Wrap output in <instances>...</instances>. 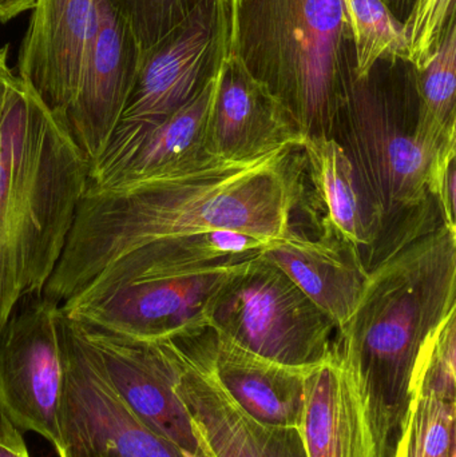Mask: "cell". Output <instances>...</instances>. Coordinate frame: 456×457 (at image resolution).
Returning <instances> with one entry per match:
<instances>
[{
    "instance_id": "obj_1",
    "label": "cell",
    "mask_w": 456,
    "mask_h": 457,
    "mask_svg": "<svg viewBox=\"0 0 456 457\" xmlns=\"http://www.w3.org/2000/svg\"><path fill=\"white\" fill-rule=\"evenodd\" d=\"M284 147L246 162L211 158L174 176L115 189H86L63 254L43 295L62 303L102 270L150 242L208 230L276 241L289 231L302 158Z\"/></svg>"
},
{
    "instance_id": "obj_2",
    "label": "cell",
    "mask_w": 456,
    "mask_h": 457,
    "mask_svg": "<svg viewBox=\"0 0 456 457\" xmlns=\"http://www.w3.org/2000/svg\"><path fill=\"white\" fill-rule=\"evenodd\" d=\"M331 138L352 162L374 220L369 273L444 225L435 189L456 157V138H439L423 125L417 69L409 59H380L366 74L355 75Z\"/></svg>"
},
{
    "instance_id": "obj_3",
    "label": "cell",
    "mask_w": 456,
    "mask_h": 457,
    "mask_svg": "<svg viewBox=\"0 0 456 457\" xmlns=\"http://www.w3.org/2000/svg\"><path fill=\"white\" fill-rule=\"evenodd\" d=\"M88 173L62 118L19 78L0 120V333L21 298L43 295Z\"/></svg>"
},
{
    "instance_id": "obj_4",
    "label": "cell",
    "mask_w": 456,
    "mask_h": 457,
    "mask_svg": "<svg viewBox=\"0 0 456 457\" xmlns=\"http://www.w3.org/2000/svg\"><path fill=\"white\" fill-rule=\"evenodd\" d=\"M456 309V231L446 225L372 269L335 349L359 381L377 443L390 457L410 402L415 357Z\"/></svg>"
},
{
    "instance_id": "obj_5",
    "label": "cell",
    "mask_w": 456,
    "mask_h": 457,
    "mask_svg": "<svg viewBox=\"0 0 456 457\" xmlns=\"http://www.w3.org/2000/svg\"><path fill=\"white\" fill-rule=\"evenodd\" d=\"M283 104L303 139L331 138L355 78L343 0H229V53Z\"/></svg>"
},
{
    "instance_id": "obj_6",
    "label": "cell",
    "mask_w": 456,
    "mask_h": 457,
    "mask_svg": "<svg viewBox=\"0 0 456 457\" xmlns=\"http://www.w3.org/2000/svg\"><path fill=\"white\" fill-rule=\"evenodd\" d=\"M209 322L245 351L291 367L320 364L336 341V324L261 254L220 287Z\"/></svg>"
},
{
    "instance_id": "obj_7",
    "label": "cell",
    "mask_w": 456,
    "mask_h": 457,
    "mask_svg": "<svg viewBox=\"0 0 456 457\" xmlns=\"http://www.w3.org/2000/svg\"><path fill=\"white\" fill-rule=\"evenodd\" d=\"M61 340L64 378L59 457H184L120 402L77 321L62 317Z\"/></svg>"
},
{
    "instance_id": "obj_8",
    "label": "cell",
    "mask_w": 456,
    "mask_h": 457,
    "mask_svg": "<svg viewBox=\"0 0 456 457\" xmlns=\"http://www.w3.org/2000/svg\"><path fill=\"white\" fill-rule=\"evenodd\" d=\"M243 263L200 273L88 287L62 303L61 309L80 324L115 335L137 340L173 337L211 327L209 311L213 298Z\"/></svg>"
},
{
    "instance_id": "obj_9",
    "label": "cell",
    "mask_w": 456,
    "mask_h": 457,
    "mask_svg": "<svg viewBox=\"0 0 456 457\" xmlns=\"http://www.w3.org/2000/svg\"><path fill=\"white\" fill-rule=\"evenodd\" d=\"M61 305L37 295L0 333V419L61 450Z\"/></svg>"
},
{
    "instance_id": "obj_10",
    "label": "cell",
    "mask_w": 456,
    "mask_h": 457,
    "mask_svg": "<svg viewBox=\"0 0 456 457\" xmlns=\"http://www.w3.org/2000/svg\"><path fill=\"white\" fill-rule=\"evenodd\" d=\"M229 53V0H200L165 37L142 53L136 85L118 125H154L214 79Z\"/></svg>"
},
{
    "instance_id": "obj_11",
    "label": "cell",
    "mask_w": 456,
    "mask_h": 457,
    "mask_svg": "<svg viewBox=\"0 0 456 457\" xmlns=\"http://www.w3.org/2000/svg\"><path fill=\"white\" fill-rule=\"evenodd\" d=\"M213 328L173 336L176 391L211 457H308L297 428L260 423L241 410L217 380L211 365Z\"/></svg>"
},
{
    "instance_id": "obj_12",
    "label": "cell",
    "mask_w": 456,
    "mask_h": 457,
    "mask_svg": "<svg viewBox=\"0 0 456 457\" xmlns=\"http://www.w3.org/2000/svg\"><path fill=\"white\" fill-rule=\"evenodd\" d=\"M78 324L110 386L137 420L184 457H211L176 391L178 367L171 338L137 340Z\"/></svg>"
},
{
    "instance_id": "obj_13",
    "label": "cell",
    "mask_w": 456,
    "mask_h": 457,
    "mask_svg": "<svg viewBox=\"0 0 456 457\" xmlns=\"http://www.w3.org/2000/svg\"><path fill=\"white\" fill-rule=\"evenodd\" d=\"M142 50L122 16L99 2L77 93L63 120L88 162L98 160L136 85Z\"/></svg>"
},
{
    "instance_id": "obj_14",
    "label": "cell",
    "mask_w": 456,
    "mask_h": 457,
    "mask_svg": "<svg viewBox=\"0 0 456 457\" xmlns=\"http://www.w3.org/2000/svg\"><path fill=\"white\" fill-rule=\"evenodd\" d=\"M216 80L161 122L141 128L117 125L101 157L90 163L87 189H115L174 176L211 161L206 128Z\"/></svg>"
},
{
    "instance_id": "obj_15",
    "label": "cell",
    "mask_w": 456,
    "mask_h": 457,
    "mask_svg": "<svg viewBox=\"0 0 456 457\" xmlns=\"http://www.w3.org/2000/svg\"><path fill=\"white\" fill-rule=\"evenodd\" d=\"M303 144L283 104L237 58L228 55L217 75L206 153L228 162H246Z\"/></svg>"
},
{
    "instance_id": "obj_16",
    "label": "cell",
    "mask_w": 456,
    "mask_h": 457,
    "mask_svg": "<svg viewBox=\"0 0 456 457\" xmlns=\"http://www.w3.org/2000/svg\"><path fill=\"white\" fill-rule=\"evenodd\" d=\"M101 0H37L18 58V77L63 118L77 93Z\"/></svg>"
},
{
    "instance_id": "obj_17",
    "label": "cell",
    "mask_w": 456,
    "mask_h": 457,
    "mask_svg": "<svg viewBox=\"0 0 456 457\" xmlns=\"http://www.w3.org/2000/svg\"><path fill=\"white\" fill-rule=\"evenodd\" d=\"M299 431L308 457H385L359 381L335 348L308 372Z\"/></svg>"
},
{
    "instance_id": "obj_18",
    "label": "cell",
    "mask_w": 456,
    "mask_h": 457,
    "mask_svg": "<svg viewBox=\"0 0 456 457\" xmlns=\"http://www.w3.org/2000/svg\"><path fill=\"white\" fill-rule=\"evenodd\" d=\"M261 255L280 268L336 324L337 330L352 316L369 271L351 245L324 237L311 241L289 228Z\"/></svg>"
},
{
    "instance_id": "obj_19",
    "label": "cell",
    "mask_w": 456,
    "mask_h": 457,
    "mask_svg": "<svg viewBox=\"0 0 456 457\" xmlns=\"http://www.w3.org/2000/svg\"><path fill=\"white\" fill-rule=\"evenodd\" d=\"M211 365L222 388L249 416L268 426L300 428L305 380L313 365L291 367L270 361L219 333L214 338Z\"/></svg>"
},
{
    "instance_id": "obj_20",
    "label": "cell",
    "mask_w": 456,
    "mask_h": 457,
    "mask_svg": "<svg viewBox=\"0 0 456 457\" xmlns=\"http://www.w3.org/2000/svg\"><path fill=\"white\" fill-rule=\"evenodd\" d=\"M270 242L273 241L229 230L200 231L158 239L110 263L83 290L138 279L200 273L245 262L261 254Z\"/></svg>"
},
{
    "instance_id": "obj_21",
    "label": "cell",
    "mask_w": 456,
    "mask_h": 457,
    "mask_svg": "<svg viewBox=\"0 0 456 457\" xmlns=\"http://www.w3.org/2000/svg\"><path fill=\"white\" fill-rule=\"evenodd\" d=\"M315 197L324 213V238L351 245L366 261L375 241L371 211L355 169L334 138H311L302 145Z\"/></svg>"
},
{
    "instance_id": "obj_22",
    "label": "cell",
    "mask_w": 456,
    "mask_h": 457,
    "mask_svg": "<svg viewBox=\"0 0 456 457\" xmlns=\"http://www.w3.org/2000/svg\"><path fill=\"white\" fill-rule=\"evenodd\" d=\"M456 399L412 395L390 457H456Z\"/></svg>"
},
{
    "instance_id": "obj_23",
    "label": "cell",
    "mask_w": 456,
    "mask_h": 457,
    "mask_svg": "<svg viewBox=\"0 0 456 457\" xmlns=\"http://www.w3.org/2000/svg\"><path fill=\"white\" fill-rule=\"evenodd\" d=\"M417 86L425 128L439 138H456V27L428 63L417 69Z\"/></svg>"
},
{
    "instance_id": "obj_24",
    "label": "cell",
    "mask_w": 456,
    "mask_h": 457,
    "mask_svg": "<svg viewBox=\"0 0 456 457\" xmlns=\"http://www.w3.org/2000/svg\"><path fill=\"white\" fill-rule=\"evenodd\" d=\"M343 4L355 42L356 77L366 74L380 59H407L404 27L380 0H343Z\"/></svg>"
},
{
    "instance_id": "obj_25",
    "label": "cell",
    "mask_w": 456,
    "mask_h": 457,
    "mask_svg": "<svg viewBox=\"0 0 456 457\" xmlns=\"http://www.w3.org/2000/svg\"><path fill=\"white\" fill-rule=\"evenodd\" d=\"M409 394L456 399V309L428 333L420 345L412 367Z\"/></svg>"
},
{
    "instance_id": "obj_26",
    "label": "cell",
    "mask_w": 456,
    "mask_h": 457,
    "mask_svg": "<svg viewBox=\"0 0 456 457\" xmlns=\"http://www.w3.org/2000/svg\"><path fill=\"white\" fill-rule=\"evenodd\" d=\"M130 27L142 53L189 16L200 0H107Z\"/></svg>"
},
{
    "instance_id": "obj_27",
    "label": "cell",
    "mask_w": 456,
    "mask_h": 457,
    "mask_svg": "<svg viewBox=\"0 0 456 457\" xmlns=\"http://www.w3.org/2000/svg\"><path fill=\"white\" fill-rule=\"evenodd\" d=\"M454 27L455 0H417L404 26L407 59L415 69L428 63Z\"/></svg>"
},
{
    "instance_id": "obj_28",
    "label": "cell",
    "mask_w": 456,
    "mask_h": 457,
    "mask_svg": "<svg viewBox=\"0 0 456 457\" xmlns=\"http://www.w3.org/2000/svg\"><path fill=\"white\" fill-rule=\"evenodd\" d=\"M455 158L447 162L446 168L442 171L441 179L436 185L435 197L441 208L444 224L452 230L456 231V162Z\"/></svg>"
},
{
    "instance_id": "obj_29",
    "label": "cell",
    "mask_w": 456,
    "mask_h": 457,
    "mask_svg": "<svg viewBox=\"0 0 456 457\" xmlns=\"http://www.w3.org/2000/svg\"><path fill=\"white\" fill-rule=\"evenodd\" d=\"M0 457H29L21 432L0 419Z\"/></svg>"
},
{
    "instance_id": "obj_30",
    "label": "cell",
    "mask_w": 456,
    "mask_h": 457,
    "mask_svg": "<svg viewBox=\"0 0 456 457\" xmlns=\"http://www.w3.org/2000/svg\"><path fill=\"white\" fill-rule=\"evenodd\" d=\"M37 0H0V21L7 23L34 8Z\"/></svg>"
},
{
    "instance_id": "obj_31",
    "label": "cell",
    "mask_w": 456,
    "mask_h": 457,
    "mask_svg": "<svg viewBox=\"0 0 456 457\" xmlns=\"http://www.w3.org/2000/svg\"><path fill=\"white\" fill-rule=\"evenodd\" d=\"M380 2L385 4L393 18L404 27L411 16L417 0H380Z\"/></svg>"
},
{
    "instance_id": "obj_32",
    "label": "cell",
    "mask_w": 456,
    "mask_h": 457,
    "mask_svg": "<svg viewBox=\"0 0 456 457\" xmlns=\"http://www.w3.org/2000/svg\"><path fill=\"white\" fill-rule=\"evenodd\" d=\"M18 80V75L12 74L8 64L0 67V120H2L3 112H4L8 99H10L11 93Z\"/></svg>"
},
{
    "instance_id": "obj_33",
    "label": "cell",
    "mask_w": 456,
    "mask_h": 457,
    "mask_svg": "<svg viewBox=\"0 0 456 457\" xmlns=\"http://www.w3.org/2000/svg\"><path fill=\"white\" fill-rule=\"evenodd\" d=\"M7 55H8V46H4V47H0V67L7 64Z\"/></svg>"
}]
</instances>
